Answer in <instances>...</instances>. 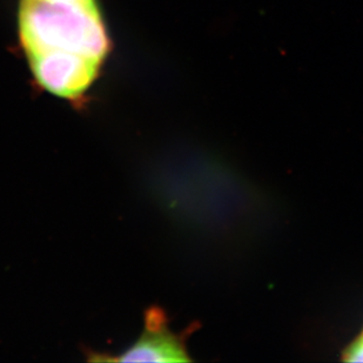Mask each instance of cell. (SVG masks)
Returning <instances> with one entry per match:
<instances>
[{
    "mask_svg": "<svg viewBox=\"0 0 363 363\" xmlns=\"http://www.w3.org/2000/svg\"><path fill=\"white\" fill-rule=\"evenodd\" d=\"M19 33L26 53L66 51L103 62L110 51L96 4L21 0Z\"/></svg>",
    "mask_w": 363,
    "mask_h": 363,
    "instance_id": "6da1fadb",
    "label": "cell"
},
{
    "mask_svg": "<svg viewBox=\"0 0 363 363\" xmlns=\"http://www.w3.org/2000/svg\"><path fill=\"white\" fill-rule=\"evenodd\" d=\"M89 361L107 362H189L182 340L169 330L167 319L160 308L148 309L144 332L133 346L117 357L93 353Z\"/></svg>",
    "mask_w": 363,
    "mask_h": 363,
    "instance_id": "3957f363",
    "label": "cell"
},
{
    "mask_svg": "<svg viewBox=\"0 0 363 363\" xmlns=\"http://www.w3.org/2000/svg\"><path fill=\"white\" fill-rule=\"evenodd\" d=\"M343 359L350 362H363V333L347 348Z\"/></svg>",
    "mask_w": 363,
    "mask_h": 363,
    "instance_id": "277c9868",
    "label": "cell"
},
{
    "mask_svg": "<svg viewBox=\"0 0 363 363\" xmlns=\"http://www.w3.org/2000/svg\"><path fill=\"white\" fill-rule=\"evenodd\" d=\"M26 55L41 89L73 104L85 99L103 62L66 51L30 52Z\"/></svg>",
    "mask_w": 363,
    "mask_h": 363,
    "instance_id": "7a4b0ae2",
    "label": "cell"
},
{
    "mask_svg": "<svg viewBox=\"0 0 363 363\" xmlns=\"http://www.w3.org/2000/svg\"><path fill=\"white\" fill-rule=\"evenodd\" d=\"M43 1L60 4H96L94 0H43Z\"/></svg>",
    "mask_w": 363,
    "mask_h": 363,
    "instance_id": "5b68a950",
    "label": "cell"
}]
</instances>
